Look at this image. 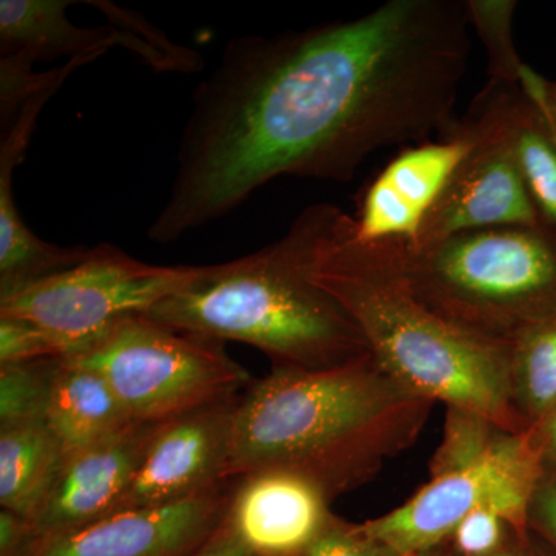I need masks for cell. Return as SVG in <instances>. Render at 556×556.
Masks as SVG:
<instances>
[{
	"mask_svg": "<svg viewBox=\"0 0 556 556\" xmlns=\"http://www.w3.org/2000/svg\"><path fill=\"white\" fill-rule=\"evenodd\" d=\"M456 0H388L356 20L229 40L193 91L150 241L174 243L277 177L348 181L376 150L453 123L470 54Z\"/></svg>",
	"mask_w": 556,
	"mask_h": 556,
	"instance_id": "obj_1",
	"label": "cell"
},
{
	"mask_svg": "<svg viewBox=\"0 0 556 556\" xmlns=\"http://www.w3.org/2000/svg\"><path fill=\"white\" fill-rule=\"evenodd\" d=\"M287 236L300 268L353 318L391 378L434 404L525 433L511 401L510 346L467 334L420 303L388 241L358 239L354 217L332 204L305 208Z\"/></svg>",
	"mask_w": 556,
	"mask_h": 556,
	"instance_id": "obj_2",
	"label": "cell"
},
{
	"mask_svg": "<svg viewBox=\"0 0 556 556\" xmlns=\"http://www.w3.org/2000/svg\"><path fill=\"white\" fill-rule=\"evenodd\" d=\"M433 407L371 354L334 368H273L237 402L226 478L287 470L336 500L412 448Z\"/></svg>",
	"mask_w": 556,
	"mask_h": 556,
	"instance_id": "obj_3",
	"label": "cell"
},
{
	"mask_svg": "<svg viewBox=\"0 0 556 556\" xmlns=\"http://www.w3.org/2000/svg\"><path fill=\"white\" fill-rule=\"evenodd\" d=\"M148 316L179 331L257 348L274 368H334L369 354L353 318L300 268L287 233L247 257L200 266Z\"/></svg>",
	"mask_w": 556,
	"mask_h": 556,
	"instance_id": "obj_4",
	"label": "cell"
},
{
	"mask_svg": "<svg viewBox=\"0 0 556 556\" xmlns=\"http://www.w3.org/2000/svg\"><path fill=\"white\" fill-rule=\"evenodd\" d=\"M388 244L413 295L475 338L511 346L556 311V236L540 226L467 230L422 248Z\"/></svg>",
	"mask_w": 556,
	"mask_h": 556,
	"instance_id": "obj_5",
	"label": "cell"
},
{
	"mask_svg": "<svg viewBox=\"0 0 556 556\" xmlns=\"http://www.w3.org/2000/svg\"><path fill=\"white\" fill-rule=\"evenodd\" d=\"M108 380L135 422H166L243 394L255 379L219 340L146 314L124 318L64 357Z\"/></svg>",
	"mask_w": 556,
	"mask_h": 556,
	"instance_id": "obj_6",
	"label": "cell"
},
{
	"mask_svg": "<svg viewBox=\"0 0 556 556\" xmlns=\"http://www.w3.org/2000/svg\"><path fill=\"white\" fill-rule=\"evenodd\" d=\"M546 475L529 433L503 431L484 455L431 475L404 504L358 529L393 556H417L447 544L471 511L492 507L526 541L533 500Z\"/></svg>",
	"mask_w": 556,
	"mask_h": 556,
	"instance_id": "obj_7",
	"label": "cell"
},
{
	"mask_svg": "<svg viewBox=\"0 0 556 556\" xmlns=\"http://www.w3.org/2000/svg\"><path fill=\"white\" fill-rule=\"evenodd\" d=\"M199 269L148 265L101 243L78 265L0 299V316L31 321L60 339L70 356L124 318L148 316L153 306L195 278Z\"/></svg>",
	"mask_w": 556,
	"mask_h": 556,
	"instance_id": "obj_8",
	"label": "cell"
},
{
	"mask_svg": "<svg viewBox=\"0 0 556 556\" xmlns=\"http://www.w3.org/2000/svg\"><path fill=\"white\" fill-rule=\"evenodd\" d=\"M470 149L408 247L422 248L467 230L540 226L503 130L478 98L459 121Z\"/></svg>",
	"mask_w": 556,
	"mask_h": 556,
	"instance_id": "obj_9",
	"label": "cell"
},
{
	"mask_svg": "<svg viewBox=\"0 0 556 556\" xmlns=\"http://www.w3.org/2000/svg\"><path fill=\"white\" fill-rule=\"evenodd\" d=\"M233 482L177 503L115 511L39 541L28 556H192L225 521Z\"/></svg>",
	"mask_w": 556,
	"mask_h": 556,
	"instance_id": "obj_10",
	"label": "cell"
},
{
	"mask_svg": "<svg viewBox=\"0 0 556 556\" xmlns=\"http://www.w3.org/2000/svg\"><path fill=\"white\" fill-rule=\"evenodd\" d=\"M239 397L161 424L115 511L177 503L228 482Z\"/></svg>",
	"mask_w": 556,
	"mask_h": 556,
	"instance_id": "obj_11",
	"label": "cell"
},
{
	"mask_svg": "<svg viewBox=\"0 0 556 556\" xmlns=\"http://www.w3.org/2000/svg\"><path fill=\"white\" fill-rule=\"evenodd\" d=\"M161 424H131L89 448L65 456L49 495L30 521L36 544L113 514Z\"/></svg>",
	"mask_w": 556,
	"mask_h": 556,
	"instance_id": "obj_12",
	"label": "cell"
},
{
	"mask_svg": "<svg viewBox=\"0 0 556 556\" xmlns=\"http://www.w3.org/2000/svg\"><path fill=\"white\" fill-rule=\"evenodd\" d=\"M468 149L470 138L459 121H453L442 131V141L426 142L399 153L365 190L354 217L358 239H415Z\"/></svg>",
	"mask_w": 556,
	"mask_h": 556,
	"instance_id": "obj_13",
	"label": "cell"
},
{
	"mask_svg": "<svg viewBox=\"0 0 556 556\" xmlns=\"http://www.w3.org/2000/svg\"><path fill=\"white\" fill-rule=\"evenodd\" d=\"M233 481L226 518L254 556H302L334 515L331 497L302 475L263 470Z\"/></svg>",
	"mask_w": 556,
	"mask_h": 556,
	"instance_id": "obj_14",
	"label": "cell"
},
{
	"mask_svg": "<svg viewBox=\"0 0 556 556\" xmlns=\"http://www.w3.org/2000/svg\"><path fill=\"white\" fill-rule=\"evenodd\" d=\"M70 5V0H0V58L33 68L39 61L76 60L126 46L155 67L177 70L166 54L139 39L141 22L134 31L76 27L67 17Z\"/></svg>",
	"mask_w": 556,
	"mask_h": 556,
	"instance_id": "obj_15",
	"label": "cell"
},
{
	"mask_svg": "<svg viewBox=\"0 0 556 556\" xmlns=\"http://www.w3.org/2000/svg\"><path fill=\"white\" fill-rule=\"evenodd\" d=\"M478 100L503 130L540 228L556 236V127L540 102L521 86L489 80Z\"/></svg>",
	"mask_w": 556,
	"mask_h": 556,
	"instance_id": "obj_16",
	"label": "cell"
},
{
	"mask_svg": "<svg viewBox=\"0 0 556 556\" xmlns=\"http://www.w3.org/2000/svg\"><path fill=\"white\" fill-rule=\"evenodd\" d=\"M43 422L68 456L119 433L135 420L108 380L62 357L51 379Z\"/></svg>",
	"mask_w": 556,
	"mask_h": 556,
	"instance_id": "obj_17",
	"label": "cell"
},
{
	"mask_svg": "<svg viewBox=\"0 0 556 556\" xmlns=\"http://www.w3.org/2000/svg\"><path fill=\"white\" fill-rule=\"evenodd\" d=\"M61 442L43 420L0 428V506L33 519L64 464Z\"/></svg>",
	"mask_w": 556,
	"mask_h": 556,
	"instance_id": "obj_18",
	"label": "cell"
},
{
	"mask_svg": "<svg viewBox=\"0 0 556 556\" xmlns=\"http://www.w3.org/2000/svg\"><path fill=\"white\" fill-rule=\"evenodd\" d=\"M17 161L0 159V299L78 265L90 249L47 243L25 225L14 203L13 172Z\"/></svg>",
	"mask_w": 556,
	"mask_h": 556,
	"instance_id": "obj_19",
	"label": "cell"
},
{
	"mask_svg": "<svg viewBox=\"0 0 556 556\" xmlns=\"http://www.w3.org/2000/svg\"><path fill=\"white\" fill-rule=\"evenodd\" d=\"M511 401L526 431L556 409V311L510 346Z\"/></svg>",
	"mask_w": 556,
	"mask_h": 556,
	"instance_id": "obj_20",
	"label": "cell"
},
{
	"mask_svg": "<svg viewBox=\"0 0 556 556\" xmlns=\"http://www.w3.org/2000/svg\"><path fill=\"white\" fill-rule=\"evenodd\" d=\"M468 25L481 39L492 83L519 86L526 64L514 40L515 0H466Z\"/></svg>",
	"mask_w": 556,
	"mask_h": 556,
	"instance_id": "obj_21",
	"label": "cell"
},
{
	"mask_svg": "<svg viewBox=\"0 0 556 556\" xmlns=\"http://www.w3.org/2000/svg\"><path fill=\"white\" fill-rule=\"evenodd\" d=\"M58 361L0 365V428L43 420Z\"/></svg>",
	"mask_w": 556,
	"mask_h": 556,
	"instance_id": "obj_22",
	"label": "cell"
},
{
	"mask_svg": "<svg viewBox=\"0 0 556 556\" xmlns=\"http://www.w3.org/2000/svg\"><path fill=\"white\" fill-rule=\"evenodd\" d=\"M67 354L60 339L31 321L0 316V365L51 361Z\"/></svg>",
	"mask_w": 556,
	"mask_h": 556,
	"instance_id": "obj_23",
	"label": "cell"
},
{
	"mask_svg": "<svg viewBox=\"0 0 556 556\" xmlns=\"http://www.w3.org/2000/svg\"><path fill=\"white\" fill-rule=\"evenodd\" d=\"M510 533L515 532L503 515L495 508L481 507L459 522L448 543L456 556H490L507 547Z\"/></svg>",
	"mask_w": 556,
	"mask_h": 556,
	"instance_id": "obj_24",
	"label": "cell"
},
{
	"mask_svg": "<svg viewBox=\"0 0 556 556\" xmlns=\"http://www.w3.org/2000/svg\"><path fill=\"white\" fill-rule=\"evenodd\" d=\"M302 556H393L365 535L358 525H350L332 515L320 535Z\"/></svg>",
	"mask_w": 556,
	"mask_h": 556,
	"instance_id": "obj_25",
	"label": "cell"
},
{
	"mask_svg": "<svg viewBox=\"0 0 556 556\" xmlns=\"http://www.w3.org/2000/svg\"><path fill=\"white\" fill-rule=\"evenodd\" d=\"M36 544L30 519L13 511H0V556H28Z\"/></svg>",
	"mask_w": 556,
	"mask_h": 556,
	"instance_id": "obj_26",
	"label": "cell"
},
{
	"mask_svg": "<svg viewBox=\"0 0 556 556\" xmlns=\"http://www.w3.org/2000/svg\"><path fill=\"white\" fill-rule=\"evenodd\" d=\"M530 522H535L556 544V481L544 478L541 482L530 510Z\"/></svg>",
	"mask_w": 556,
	"mask_h": 556,
	"instance_id": "obj_27",
	"label": "cell"
},
{
	"mask_svg": "<svg viewBox=\"0 0 556 556\" xmlns=\"http://www.w3.org/2000/svg\"><path fill=\"white\" fill-rule=\"evenodd\" d=\"M192 556H254L244 546L243 541L237 535L236 530L229 525L228 518L215 530L214 535L208 538Z\"/></svg>",
	"mask_w": 556,
	"mask_h": 556,
	"instance_id": "obj_28",
	"label": "cell"
},
{
	"mask_svg": "<svg viewBox=\"0 0 556 556\" xmlns=\"http://www.w3.org/2000/svg\"><path fill=\"white\" fill-rule=\"evenodd\" d=\"M519 86L540 102L541 108L544 109L556 127V83L541 78L536 72L526 65Z\"/></svg>",
	"mask_w": 556,
	"mask_h": 556,
	"instance_id": "obj_29",
	"label": "cell"
},
{
	"mask_svg": "<svg viewBox=\"0 0 556 556\" xmlns=\"http://www.w3.org/2000/svg\"><path fill=\"white\" fill-rule=\"evenodd\" d=\"M527 433L540 456L543 457L544 466L552 460L556 463V409L540 420L536 426L530 427Z\"/></svg>",
	"mask_w": 556,
	"mask_h": 556,
	"instance_id": "obj_30",
	"label": "cell"
},
{
	"mask_svg": "<svg viewBox=\"0 0 556 556\" xmlns=\"http://www.w3.org/2000/svg\"><path fill=\"white\" fill-rule=\"evenodd\" d=\"M490 556H521L517 554V551H514V548L510 547H504L503 551L496 552V554L490 555Z\"/></svg>",
	"mask_w": 556,
	"mask_h": 556,
	"instance_id": "obj_31",
	"label": "cell"
},
{
	"mask_svg": "<svg viewBox=\"0 0 556 556\" xmlns=\"http://www.w3.org/2000/svg\"><path fill=\"white\" fill-rule=\"evenodd\" d=\"M417 556H447V555L441 554V547H439V548H437V551H431V552H428V554L417 555Z\"/></svg>",
	"mask_w": 556,
	"mask_h": 556,
	"instance_id": "obj_32",
	"label": "cell"
},
{
	"mask_svg": "<svg viewBox=\"0 0 556 556\" xmlns=\"http://www.w3.org/2000/svg\"><path fill=\"white\" fill-rule=\"evenodd\" d=\"M533 556H547V555H544L543 552L538 551V548H536L535 554H533Z\"/></svg>",
	"mask_w": 556,
	"mask_h": 556,
	"instance_id": "obj_33",
	"label": "cell"
}]
</instances>
